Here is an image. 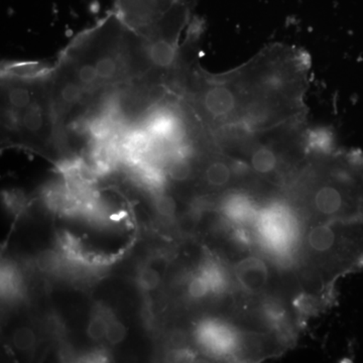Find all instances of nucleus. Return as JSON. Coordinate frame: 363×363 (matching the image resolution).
<instances>
[{
    "instance_id": "f257e3e1",
    "label": "nucleus",
    "mask_w": 363,
    "mask_h": 363,
    "mask_svg": "<svg viewBox=\"0 0 363 363\" xmlns=\"http://www.w3.org/2000/svg\"><path fill=\"white\" fill-rule=\"evenodd\" d=\"M150 76L145 40L111 11L78 33L51 67V94L60 123L69 133L105 98Z\"/></svg>"
},
{
    "instance_id": "f03ea898",
    "label": "nucleus",
    "mask_w": 363,
    "mask_h": 363,
    "mask_svg": "<svg viewBox=\"0 0 363 363\" xmlns=\"http://www.w3.org/2000/svg\"><path fill=\"white\" fill-rule=\"evenodd\" d=\"M1 128L6 138L60 147L67 133L51 94V67L7 66L1 76Z\"/></svg>"
},
{
    "instance_id": "7ed1b4c3",
    "label": "nucleus",
    "mask_w": 363,
    "mask_h": 363,
    "mask_svg": "<svg viewBox=\"0 0 363 363\" xmlns=\"http://www.w3.org/2000/svg\"><path fill=\"white\" fill-rule=\"evenodd\" d=\"M116 11L133 32L147 35L187 9L192 0H116Z\"/></svg>"
},
{
    "instance_id": "20e7f679",
    "label": "nucleus",
    "mask_w": 363,
    "mask_h": 363,
    "mask_svg": "<svg viewBox=\"0 0 363 363\" xmlns=\"http://www.w3.org/2000/svg\"><path fill=\"white\" fill-rule=\"evenodd\" d=\"M279 164L278 155L267 145L255 147L250 156V167L259 175H272L278 168Z\"/></svg>"
},
{
    "instance_id": "39448f33",
    "label": "nucleus",
    "mask_w": 363,
    "mask_h": 363,
    "mask_svg": "<svg viewBox=\"0 0 363 363\" xmlns=\"http://www.w3.org/2000/svg\"><path fill=\"white\" fill-rule=\"evenodd\" d=\"M233 167L221 160H214L207 164L204 169L205 182L213 188H222L230 183Z\"/></svg>"
},
{
    "instance_id": "423d86ee",
    "label": "nucleus",
    "mask_w": 363,
    "mask_h": 363,
    "mask_svg": "<svg viewBox=\"0 0 363 363\" xmlns=\"http://www.w3.org/2000/svg\"><path fill=\"white\" fill-rule=\"evenodd\" d=\"M108 321L109 320L105 319V317L102 316L101 314L94 315L91 318L89 324H88L87 335L94 341L105 338Z\"/></svg>"
},
{
    "instance_id": "0eeeda50",
    "label": "nucleus",
    "mask_w": 363,
    "mask_h": 363,
    "mask_svg": "<svg viewBox=\"0 0 363 363\" xmlns=\"http://www.w3.org/2000/svg\"><path fill=\"white\" fill-rule=\"evenodd\" d=\"M35 343V333L30 328L21 327L14 332L13 345L18 350L26 351L33 348Z\"/></svg>"
},
{
    "instance_id": "6e6552de",
    "label": "nucleus",
    "mask_w": 363,
    "mask_h": 363,
    "mask_svg": "<svg viewBox=\"0 0 363 363\" xmlns=\"http://www.w3.org/2000/svg\"><path fill=\"white\" fill-rule=\"evenodd\" d=\"M126 336L125 326L116 319H109L105 338L112 345L123 342Z\"/></svg>"
},
{
    "instance_id": "1a4fd4ad",
    "label": "nucleus",
    "mask_w": 363,
    "mask_h": 363,
    "mask_svg": "<svg viewBox=\"0 0 363 363\" xmlns=\"http://www.w3.org/2000/svg\"><path fill=\"white\" fill-rule=\"evenodd\" d=\"M138 283L145 291L155 290L160 284V274L152 267H145L140 272Z\"/></svg>"
},
{
    "instance_id": "9d476101",
    "label": "nucleus",
    "mask_w": 363,
    "mask_h": 363,
    "mask_svg": "<svg viewBox=\"0 0 363 363\" xmlns=\"http://www.w3.org/2000/svg\"><path fill=\"white\" fill-rule=\"evenodd\" d=\"M38 266L43 272H52L57 271L60 266V259L55 252H48L40 255L38 259Z\"/></svg>"
},
{
    "instance_id": "9b49d317",
    "label": "nucleus",
    "mask_w": 363,
    "mask_h": 363,
    "mask_svg": "<svg viewBox=\"0 0 363 363\" xmlns=\"http://www.w3.org/2000/svg\"><path fill=\"white\" fill-rule=\"evenodd\" d=\"M210 289H211V286H210L207 279L201 276L192 279L190 286H189V293H190L191 297L200 298L206 296Z\"/></svg>"
},
{
    "instance_id": "f8f14e48",
    "label": "nucleus",
    "mask_w": 363,
    "mask_h": 363,
    "mask_svg": "<svg viewBox=\"0 0 363 363\" xmlns=\"http://www.w3.org/2000/svg\"><path fill=\"white\" fill-rule=\"evenodd\" d=\"M157 213L164 217H171L175 214V201L169 196H157L156 201Z\"/></svg>"
},
{
    "instance_id": "ddd939ff",
    "label": "nucleus",
    "mask_w": 363,
    "mask_h": 363,
    "mask_svg": "<svg viewBox=\"0 0 363 363\" xmlns=\"http://www.w3.org/2000/svg\"><path fill=\"white\" fill-rule=\"evenodd\" d=\"M171 343L177 347H181L184 343H185V335L181 332H175L173 335L171 336Z\"/></svg>"
}]
</instances>
